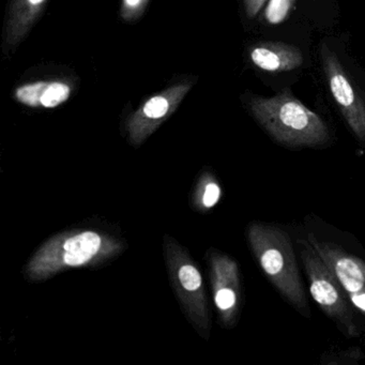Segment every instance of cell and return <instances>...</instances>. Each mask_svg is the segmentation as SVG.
<instances>
[{
	"instance_id": "1",
	"label": "cell",
	"mask_w": 365,
	"mask_h": 365,
	"mask_svg": "<svg viewBox=\"0 0 365 365\" xmlns=\"http://www.w3.org/2000/svg\"><path fill=\"white\" fill-rule=\"evenodd\" d=\"M252 114L279 144L289 147H316L330 138L328 127L313 110L285 89L274 97L252 98Z\"/></svg>"
},
{
	"instance_id": "2",
	"label": "cell",
	"mask_w": 365,
	"mask_h": 365,
	"mask_svg": "<svg viewBox=\"0 0 365 365\" xmlns=\"http://www.w3.org/2000/svg\"><path fill=\"white\" fill-rule=\"evenodd\" d=\"M249 240L254 255L269 281L301 313L307 315V294L289 235L277 226H250Z\"/></svg>"
},
{
	"instance_id": "3",
	"label": "cell",
	"mask_w": 365,
	"mask_h": 365,
	"mask_svg": "<svg viewBox=\"0 0 365 365\" xmlns=\"http://www.w3.org/2000/svg\"><path fill=\"white\" fill-rule=\"evenodd\" d=\"M301 260L309 282V292L320 309L341 326L348 336L359 334L354 313L344 289L330 267L316 253L309 241L299 240Z\"/></svg>"
},
{
	"instance_id": "4",
	"label": "cell",
	"mask_w": 365,
	"mask_h": 365,
	"mask_svg": "<svg viewBox=\"0 0 365 365\" xmlns=\"http://www.w3.org/2000/svg\"><path fill=\"white\" fill-rule=\"evenodd\" d=\"M307 241L330 267L350 302L365 315V262L332 243L318 240L314 235L309 234Z\"/></svg>"
},
{
	"instance_id": "5",
	"label": "cell",
	"mask_w": 365,
	"mask_h": 365,
	"mask_svg": "<svg viewBox=\"0 0 365 365\" xmlns=\"http://www.w3.org/2000/svg\"><path fill=\"white\" fill-rule=\"evenodd\" d=\"M322 65L331 93L354 135L365 143V106L358 97L339 59L322 46Z\"/></svg>"
},
{
	"instance_id": "6",
	"label": "cell",
	"mask_w": 365,
	"mask_h": 365,
	"mask_svg": "<svg viewBox=\"0 0 365 365\" xmlns=\"http://www.w3.org/2000/svg\"><path fill=\"white\" fill-rule=\"evenodd\" d=\"M191 86L190 83L177 85L148 100L130 120L132 138L140 140L153 131L176 110Z\"/></svg>"
},
{
	"instance_id": "7",
	"label": "cell",
	"mask_w": 365,
	"mask_h": 365,
	"mask_svg": "<svg viewBox=\"0 0 365 365\" xmlns=\"http://www.w3.org/2000/svg\"><path fill=\"white\" fill-rule=\"evenodd\" d=\"M252 63L267 72H286L298 69L303 63V55L297 46L282 42H264L252 48Z\"/></svg>"
},
{
	"instance_id": "8",
	"label": "cell",
	"mask_w": 365,
	"mask_h": 365,
	"mask_svg": "<svg viewBox=\"0 0 365 365\" xmlns=\"http://www.w3.org/2000/svg\"><path fill=\"white\" fill-rule=\"evenodd\" d=\"M71 95V87L61 82H37L24 85L16 89V99L24 106L46 108H57L67 101Z\"/></svg>"
},
{
	"instance_id": "9",
	"label": "cell",
	"mask_w": 365,
	"mask_h": 365,
	"mask_svg": "<svg viewBox=\"0 0 365 365\" xmlns=\"http://www.w3.org/2000/svg\"><path fill=\"white\" fill-rule=\"evenodd\" d=\"M46 0H12L7 24L8 48L20 44L43 10Z\"/></svg>"
},
{
	"instance_id": "10",
	"label": "cell",
	"mask_w": 365,
	"mask_h": 365,
	"mask_svg": "<svg viewBox=\"0 0 365 365\" xmlns=\"http://www.w3.org/2000/svg\"><path fill=\"white\" fill-rule=\"evenodd\" d=\"M217 275L215 304L222 312L224 319L230 322L236 315L238 307L239 282L236 264L228 258H222L217 266Z\"/></svg>"
},
{
	"instance_id": "11",
	"label": "cell",
	"mask_w": 365,
	"mask_h": 365,
	"mask_svg": "<svg viewBox=\"0 0 365 365\" xmlns=\"http://www.w3.org/2000/svg\"><path fill=\"white\" fill-rule=\"evenodd\" d=\"M101 245V237L96 232H82L71 237L63 243L61 264L70 267L82 266L97 255Z\"/></svg>"
},
{
	"instance_id": "12",
	"label": "cell",
	"mask_w": 365,
	"mask_h": 365,
	"mask_svg": "<svg viewBox=\"0 0 365 365\" xmlns=\"http://www.w3.org/2000/svg\"><path fill=\"white\" fill-rule=\"evenodd\" d=\"M296 0H268L264 19L271 25H279L289 16Z\"/></svg>"
},
{
	"instance_id": "13",
	"label": "cell",
	"mask_w": 365,
	"mask_h": 365,
	"mask_svg": "<svg viewBox=\"0 0 365 365\" xmlns=\"http://www.w3.org/2000/svg\"><path fill=\"white\" fill-rule=\"evenodd\" d=\"M179 279L185 289L189 292H195L200 289L202 286V277L200 271L192 266V264H185L179 270Z\"/></svg>"
},
{
	"instance_id": "14",
	"label": "cell",
	"mask_w": 365,
	"mask_h": 365,
	"mask_svg": "<svg viewBox=\"0 0 365 365\" xmlns=\"http://www.w3.org/2000/svg\"><path fill=\"white\" fill-rule=\"evenodd\" d=\"M147 1L148 0H123L121 16L127 21L138 18L147 5Z\"/></svg>"
},
{
	"instance_id": "15",
	"label": "cell",
	"mask_w": 365,
	"mask_h": 365,
	"mask_svg": "<svg viewBox=\"0 0 365 365\" xmlns=\"http://www.w3.org/2000/svg\"><path fill=\"white\" fill-rule=\"evenodd\" d=\"M220 196H221V190L217 183H209L205 190L204 202L205 207L207 208H212L217 202H219Z\"/></svg>"
},
{
	"instance_id": "16",
	"label": "cell",
	"mask_w": 365,
	"mask_h": 365,
	"mask_svg": "<svg viewBox=\"0 0 365 365\" xmlns=\"http://www.w3.org/2000/svg\"><path fill=\"white\" fill-rule=\"evenodd\" d=\"M267 1H268V0H243L245 14H247V18H255L258 12L262 10V6H264Z\"/></svg>"
}]
</instances>
